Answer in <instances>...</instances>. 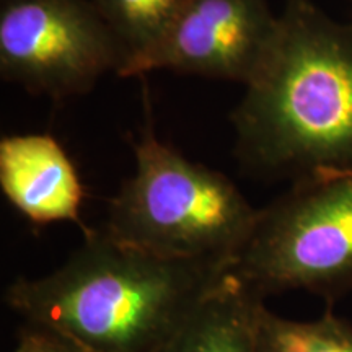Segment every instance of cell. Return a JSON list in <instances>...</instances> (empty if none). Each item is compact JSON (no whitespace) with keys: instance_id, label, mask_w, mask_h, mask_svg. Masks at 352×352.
<instances>
[{"instance_id":"obj_9","label":"cell","mask_w":352,"mask_h":352,"mask_svg":"<svg viewBox=\"0 0 352 352\" xmlns=\"http://www.w3.org/2000/svg\"><path fill=\"white\" fill-rule=\"evenodd\" d=\"M120 44V77H138L144 60L164 43L188 0H91Z\"/></svg>"},{"instance_id":"obj_2","label":"cell","mask_w":352,"mask_h":352,"mask_svg":"<svg viewBox=\"0 0 352 352\" xmlns=\"http://www.w3.org/2000/svg\"><path fill=\"white\" fill-rule=\"evenodd\" d=\"M50 274L16 277L8 308L88 352H158L223 267L173 261L121 243L103 228Z\"/></svg>"},{"instance_id":"obj_11","label":"cell","mask_w":352,"mask_h":352,"mask_svg":"<svg viewBox=\"0 0 352 352\" xmlns=\"http://www.w3.org/2000/svg\"><path fill=\"white\" fill-rule=\"evenodd\" d=\"M19 341L26 352H88L60 334L32 324L21 328Z\"/></svg>"},{"instance_id":"obj_10","label":"cell","mask_w":352,"mask_h":352,"mask_svg":"<svg viewBox=\"0 0 352 352\" xmlns=\"http://www.w3.org/2000/svg\"><path fill=\"white\" fill-rule=\"evenodd\" d=\"M258 352H352V327L329 310L315 320H290L263 303Z\"/></svg>"},{"instance_id":"obj_4","label":"cell","mask_w":352,"mask_h":352,"mask_svg":"<svg viewBox=\"0 0 352 352\" xmlns=\"http://www.w3.org/2000/svg\"><path fill=\"white\" fill-rule=\"evenodd\" d=\"M232 271L261 297L305 290L333 303L352 289V171L292 183L264 208Z\"/></svg>"},{"instance_id":"obj_8","label":"cell","mask_w":352,"mask_h":352,"mask_svg":"<svg viewBox=\"0 0 352 352\" xmlns=\"http://www.w3.org/2000/svg\"><path fill=\"white\" fill-rule=\"evenodd\" d=\"M263 303L256 290L227 271L158 352H258Z\"/></svg>"},{"instance_id":"obj_3","label":"cell","mask_w":352,"mask_h":352,"mask_svg":"<svg viewBox=\"0 0 352 352\" xmlns=\"http://www.w3.org/2000/svg\"><path fill=\"white\" fill-rule=\"evenodd\" d=\"M256 219L228 176L189 160L147 126L134 144V171L109 199L101 228L155 256L232 270Z\"/></svg>"},{"instance_id":"obj_5","label":"cell","mask_w":352,"mask_h":352,"mask_svg":"<svg viewBox=\"0 0 352 352\" xmlns=\"http://www.w3.org/2000/svg\"><path fill=\"white\" fill-rule=\"evenodd\" d=\"M122 54L91 0H0V77L60 101L121 76Z\"/></svg>"},{"instance_id":"obj_12","label":"cell","mask_w":352,"mask_h":352,"mask_svg":"<svg viewBox=\"0 0 352 352\" xmlns=\"http://www.w3.org/2000/svg\"><path fill=\"white\" fill-rule=\"evenodd\" d=\"M12 352H26V349H25V346L19 341V342H16L15 349H12Z\"/></svg>"},{"instance_id":"obj_6","label":"cell","mask_w":352,"mask_h":352,"mask_svg":"<svg viewBox=\"0 0 352 352\" xmlns=\"http://www.w3.org/2000/svg\"><path fill=\"white\" fill-rule=\"evenodd\" d=\"M276 28L270 0H188L138 77L170 70L245 87L261 65Z\"/></svg>"},{"instance_id":"obj_13","label":"cell","mask_w":352,"mask_h":352,"mask_svg":"<svg viewBox=\"0 0 352 352\" xmlns=\"http://www.w3.org/2000/svg\"><path fill=\"white\" fill-rule=\"evenodd\" d=\"M351 2H352V0H351Z\"/></svg>"},{"instance_id":"obj_1","label":"cell","mask_w":352,"mask_h":352,"mask_svg":"<svg viewBox=\"0 0 352 352\" xmlns=\"http://www.w3.org/2000/svg\"><path fill=\"white\" fill-rule=\"evenodd\" d=\"M230 121L246 173L290 182L352 171V21L284 0L270 50Z\"/></svg>"},{"instance_id":"obj_7","label":"cell","mask_w":352,"mask_h":352,"mask_svg":"<svg viewBox=\"0 0 352 352\" xmlns=\"http://www.w3.org/2000/svg\"><path fill=\"white\" fill-rule=\"evenodd\" d=\"M0 189L16 212L34 226L80 220L85 189L76 165L50 134L0 139Z\"/></svg>"}]
</instances>
